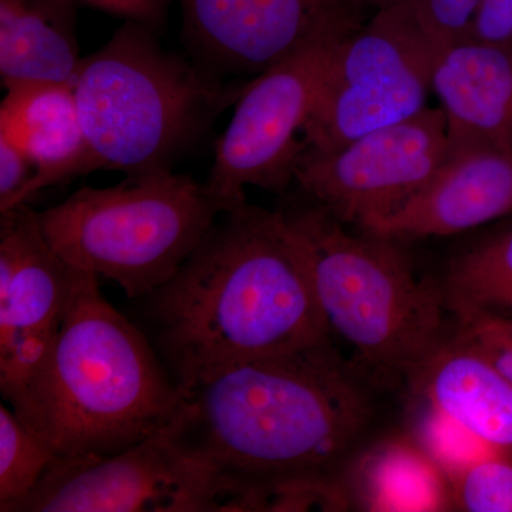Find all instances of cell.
Here are the masks:
<instances>
[{"label": "cell", "instance_id": "6da1fadb", "mask_svg": "<svg viewBox=\"0 0 512 512\" xmlns=\"http://www.w3.org/2000/svg\"><path fill=\"white\" fill-rule=\"evenodd\" d=\"M379 386L332 339L225 367L185 394L181 439L231 491L228 512L316 493L346 511L340 477L377 419Z\"/></svg>", "mask_w": 512, "mask_h": 512}, {"label": "cell", "instance_id": "7a4b0ae2", "mask_svg": "<svg viewBox=\"0 0 512 512\" xmlns=\"http://www.w3.org/2000/svg\"><path fill=\"white\" fill-rule=\"evenodd\" d=\"M136 305L184 397L225 367L332 339L284 214L248 202L221 214L177 274Z\"/></svg>", "mask_w": 512, "mask_h": 512}, {"label": "cell", "instance_id": "3957f363", "mask_svg": "<svg viewBox=\"0 0 512 512\" xmlns=\"http://www.w3.org/2000/svg\"><path fill=\"white\" fill-rule=\"evenodd\" d=\"M184 402L146 333L89 274L45 363L9 406L55 451V466H72L147 439Z\"/></svg>", "mask_w": 512, "mask_h": 512}, {"label": "cell", "instance_id": "277c9868", "mask_svg": "<svg viewBox=\"0 0 512 512\" xmlns=\"http://www.w3.org/2000/svg\"><path fill=\"white\" fill-rule=\"evenodd\" d=\"M332 340L380 387L407 382L446 338L440 285L420 282L396 239L348 225L305 197L281 210Z\"/></svg>", "mask_w": 512, "mask_h": 512}, {"label": "cell", "instance_id": "5b68a950", "mask_svg": "<svg viewBox=\"0 0 512 512\" xmlns=\"http://www.w3.org/2000/svg\"><path fill=\"white\" fill-rule=\"evenodd\" d=\"M247 83H229L175 55L143 23H124L106 45L83 57L73 82L89 174L174 171Z\"/></svg>", "mask_w": 512, "mask_h": 512}, {"label": "cell", "instance_id": "8992f818", "mask_svg": "<svg viewBox=\"0 0 512 512\" xmlns=\"http://www.w3.org/2000/svg\"><path fill=\"white\" fill-rule=\"evenodd\" d=\"M221 214L205 184L170 171L80 188L39 212V224L70 265L136 302L177 274Z\"/></svg>", "mask_w": 512, "mask_h": 512}, {"label": "cell", "instance_id": "52a82bcc", "mask_svg": "<svg viewBox=\"0 0 512 512\" xmlns=\"http://www.w3.org/2000/svg\"><path fill=\"white\" fill-rule=\"evenodd\" d=\"M436 55L413 0L372 13L332 47L305 148L336 150L426 109Z\"/></svg>", "mask_w": 512, "mask_h": 512}, {"label": "cell", "instance_id": "ba28073f", "mask_svg": "<svg viewBox=\"0 0 512 512\" xmlns=\"http://www.w3.org/2000/svg\"><path fill=\"white\" fill-rule=\"evenodd\" d=\"M231 491L185 446L178 414L114 456L55 466L9 512H228Z\"/></svg>", "mask_w": 512, "mask_h": 512}, {"label": "cell", "instance_id": "9c48e42d", "mask_svg": "<svg viewBox=\"0 0 512 512\" xmlns=\"http://www.w3.org/2000/svg\"><path fill=\"white\" fill-rule=\"evenodd\" d=\"M338 40L306 47L242 90L204 183L222 214L247 204V187L281 194L295 183L303 130Z\"/></svg>", "mask_w": 512, "mask_h": 512}, {"label": "cell", "instance_id": "30bf717a", "mask_svg": "<svg viewBox=\"0 0 512 512\" xmlns=\"http://www.w3.org/2000/svg\"><path fill=\"white\" fill-rule=\"evenodd\" d=\"M448 154L446 114L426 107L336 150L305 148L295 183L303 197L360 231L412 200Z\"/></svg>", "mask_w": 512, "mask_h": 512}, {"label": "cell", "instance_id": "8fae6325", "mask_svg": "<svg viewBox=\"0 0 512 512\" xmlns=\"http://www.w3.org/2000/svg\"><path fill=\"white\" fill-rule=\"evenodd\" d=\"M89 272L57 254L28 202L0 211V393L12 404L45 363Z\"/></svg>", "mask_w": 512, "mask_h": 512}, {"label": "cell", "instance_id": "7c38bea8", "mask_svg": "<svg viewBox=\"0 0 512 512\" xmlns=\"http://www.w3.org/2000/svg\"><path fill=\"white\" fill-rule=\"evenodd\" d=\"M184 45L208 73L256 77L306 47L333 42L370 15L343 0H178Z\"/></svg>", "mask_w": 512, "mask_h": 512}, {"label": "cell", "instance_id": "4fadbf2b", "mask_svg": "<svg viewBox=\"0 0 512 512\" xmlns=\"http://www.w3.org/2000/svg\"><path fill=\"white\" fill-rule=\"evenodd\" d=\"M510 214L511 151L471 147L448 154L412 200L360 231L400 242L451 237Z\"/></svg>", "mask_w": 512, "mask_h": 512}, {"label": "cell", "instance_id": "5bb4252c", "mask_svg": "<svg viewBox=\"0 0 512 512\" xmlns=\"http://www.w3.org/2000/svg\"><path fill=\"white\" fill-rule=\"evenodd\" d=\"M431 86L446 114L450 153H512V49L467 40L448 46L436 55Z\"/></svg>", "mask_w": 512, "mask_h": 512}, {"label": "cell", "instance_id": "9a60e30c", "mask_svg": "<svg viewBox=\"0 0 512 512\" xmlns=\"http://www.w3.org/2000/svg\"><path fill=\"white\" fill-rule=\"evenodd\" d=\"M5 92L0 137L18 147L33 168L18 204L47 187L89 175V147L73 84L23 83Z\"/></svg>", "mask_w": 512, "mask_h": 512}, {"label": "cell", "instance_id": "2e32d148", "mask_svg": "<svg viewBox=\"0 0 512 512\" xmlns=\"http://www.w3.org/2000/svg\"><path fill=\"white\" fill-rule=\"evenodd\" d=\"M407 383L485 446L512 457V382L454 330Z\"/></svg>", "mask_w": 512, "mask_h": 512}, {"label": "cell", "instance_id": "e0dca14e", "mask_svg": "<svg viewBox=\"0 0 512 512\" xmlns=\"http://www.w3.org/2000/svg\"><path fill=\"white\" fill-rule=\"evenodd\" d=\"M340 491L348 510H454L450 480L409 433L367 441L343 471Z\"/></svg>", "mask_w": 512, "mask_h": 512}, {"label": "cell", "instance_id": "ac0fdd59", "mask_svg": "<svg viewBox=\"0 0 512 512\" xmlns=\"http://www.w3.org/2000/svg\"><path fill=\"white\" fill-rule=\"evenodd\" d=\"M76 0H0L3 89L23 83L73 84L83 57Z\"/></svg>", "mask_w": 512, "mask_h": 512}, {"label": "cell", "instance_id": "d6986e66", "mask_svg": "<svg viewBox=\"0 0 512 512\" xmlns=\"http://www.w3.org/2000/svg\"><path fill=\"white\" fill-rule=\"evenodd\" d=\"M439 285L450 315L512 313V224L454 255Z\"/></svg>", "mask_w": 512, "mask_h": 512}, {"label": "cell", "instance_id": "ffe728a7", "mask_svg": "<svg viewBox=\"0 0 512 512\" xmlns=\"http://www.w3.org/2000/svg\"><path fill=\"white\" fill-rule=\"evenodd\" d=\"M57 463L55 451L8 404L0 406V512H9Z\"/></svg>", "mask_w": 512, "mask_h": 512}, {"label": "cell", "instance_id": "44dd1931", "mask_svg": "<svg viewBox=\"0 0 512 512\" xmlns=\"http://www.w3.org/2000/svg\"><path fill=\"white\" fill-rule=\"evenodd\" d=\"M417 399L420 406L413 414L409 434L443 470L450 483L471 463L495 453L443 410L421 397Z\"/></svg>", "mask_w": 512, "mask_h": 512}, {"label": "cell", "instance_id": "7402d4cb", "mask_svg": "<svg viewBox=\"0 0 512 512\" xmlns=\"http://www.w3.org/2000/svg\"><path fill=\"white\" fill-rule=\"evenodd\" d=\"M454 510L512 512V457L494 453L474 461L451 480Z\"/></svg>", "mask_w": 512, "mask_h": 512}, {"label": "cell", "instance_id": "603a6c76", "mask_svg": "<svg viewBox=\"0 0 512 512\" xmlns=\"http://www.w3.org/2000/svg\"><path fill=\"white\" fill-rule=\"evenodd\" d=\"M454 333L487 357L512 382V313L474 311L454 315Z\"/></svg>", "mask_w": 512, "mask_h": 512}, {"label": "cell", "instance_id": "cb8c5ba5", "mask_svg": "<svg viewBox=\"0 0 512 512\" xmlns=\"http://www.w3.org/2000/svg\"><path fill=\"white\" fill-rule=\"evenodd\" d=\"M481 0H413L421 28L439 53L466 37Z\"/></svg>", "mask_w": 512, "mask_h": 512}, {"label": "cell", "instance_id": "d4e9b609", "mask_svg": "<svg viewBox=\"0 0 512 512\" xmlns=\"http://www.w3.org/2000/svg\"><path fill=\"white\" fill-rule=\"evenodd\" d=\"M464 40L512 49V0H481Z\"/></svg>", "mask_w": 512, "mask_h": 512}, {"label": "cell", "instance_id": "484cf974", "mask_svg": "<svg viewBox=\"0 0 512 512\" xmlns=\"http://www.w3.org/2000/svg\"><path fill=\"white\" fill-rule=\"evenodd\" d=\"M33 177V168L28 158L0 137V211L18 205L20 195Z\"/></svg>", "mask_w": 512, "mask_h": 512}, {"label": "cell", "instance_id": "4316f807", "mask_svg": "<svg viewBox=\"0 0 512 512\" xmlns=\"http://www.w3.org/2000/svg\"><path fill=\"white\" fill-rule=\"evenodd\" d=\"M77 5L103 10L127 22H138L157 30L164 25L174 0H76Z\"/></svg>", "mask_w": 512, "mask_h": 512}, {"label": "cell", "instance_id": "83f0119b", "mask_svg": "<svg viewBox=\"0 0 512 512\" xmlns=\"http://www.w3.org/2000/svg\"><path fill=\"white\" fill-rule=\"evenodd\" d=\"M404 0H352V5L355 8L362 10L367 15L377 12L380 9L389 8V6L397 5L402 3Z\"/></svg>", "mask_w": 512, "mask_h": 512}, {"label": "cell", "instance_id": "f1b7e54d", "mask_svg": "<svg viewBox=\"0 0 512 512\" xmlns=\"http://www.w3.org/2000/svg\"><path fill=\"white\" fill-rule=\"evenodd\" d=\"M343 2H346V3H348V5L353 6L352 5V0H343ZM353 8H355V6H353Z\"/></svg>", "mask_w": 512, "mask_h": 512}]
</instances>
